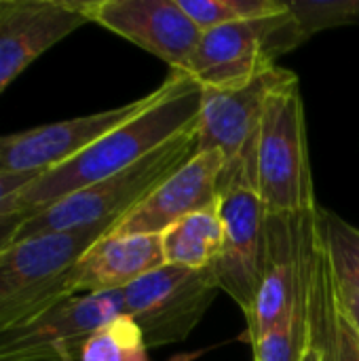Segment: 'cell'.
<instances>
[{"label": "cell", "instance_id": "2e32d148", "mask_svg": "<svg viewBox=\"0 0 359 361\" xmlns=\"http://www.w3.org/2000/svg\"><path fill=\"white\" fill-rule=\"evenodd\" d=\"M307 322L309 345L320 353L322 361H359V330L339 305L336 277L320 228L307 264Z\"/></svg>", "mask_w": 359, "mask_h": 361}, {"label": "cell", "instance_id": "7c38bea8", "mask_svg": "<svg viewBox=\"0 0 359 361\" xmlns=\"http://www.w3.org/2000/svg\"><path fill=\"white\" fill-rule=\"evenodd\" d=\"M89 21L87 0L0 2V95L44 51Z\"/></svg>", "mask_w": 359, "mask_h": 361}, {"label": "cell", "instance_id": "e0dca14e", "mask_svg": "<svg viewBox=\"0 0 359 361\" xmlns=\"http://www.w3.org/2000/svg\"><path fill=\"white\" fill-rule=\"evenodd\" d=\"M224 239V226L218 209V201L205 209H199L161 235L165 264L205 271L214 269L220 258Z\"/></svg>", "mask_w": 359, "mask_h": 361}, {"label": "cell", "instance_id": "7a4b0ae2", "mask_svg": "<svg viewBox=\"0 0 359 361\" xmlns=\"http://www.w3.org/2000/svg\"><path fill=\"white\" fill-rule=\"evenodd\" d=\"M254 188L269 216H296L317 209L305 102L300 80L290 70L281 72L264 99L256 140Z\"/></svg>", "mask_w": 359, "mask_h": 361}, {"label": "cell", "instance_id": "3957f363", "mask_svg": "<svg viewBox=\"0 0 359 361\" xmlns=\"http://www.w3.org/2000/svg\"><path fill=\"white\" fill-rule=\"evenodd\" d=\"M118 222L19 239L0 252V332L76 296L74 267Z\"/></svg>", "mask_w": 359, "mask_h": 361}, {"label": "cell", "instance_id": "44dd1931", "mask_svg": "<svg viewBox=\"0 0 359 361\" xmlns=\"http://www.w3.org/2000/svg\"><path fill=\"white\" fill-rule=\"evenodd\" d=\"M290 13L309 36L359 21V0H286Z\"/></svg>", "mask_w": 359, "mask_h": 361}, {"label": "cell", "instance_id": "5bb4252c", "mask_svg": "<svg viewBox=\"0 0 359 361\" xmlns=\"http://www.w3.org/2000/svg\"><path fill=\"white\" fill-rule=\"evenodd\" d=\"M315 212V209H313ZM269 216L267 262L252 317L245 322V341L258 343L294 305L300 279V252L307 216Z\"/></svg>", "mask_w": 359, "mask_h": 361}, {"label": "cell", "instance_id": "8992f818", "mask_svg": "<svg viewBox=\"0 0 359 361\" xmlns=\"http://www.w3.org/2000/svg\"><path fill=\"white\" fill-rule=\"evenodd\" d=\"M273 68L262 76L237 87H201V110L197 118V152L216 150L224 157L218 190L231 184L254 188L256 140L264 99L281 76Z\"/></svg>", "mask_w": 359, "mask_h": 361}, {"label": "cell", "instance_id": "277c9868", "mask_svg": "<svg viewBox=\"0 0 359 361\" xmlns=\"http://www.w3.org/2000/svg\"><path fill=\"white\" fill-rule=\"evenodd\" d=\"M195 154L197 133L190 129L125 171L32 212L15 241L49 233H68L102 222H118Z\"/></svg>", "mask_w": 359, "mask_h": 361}, {"label": "cell", "instance_id": "6da1fadb", "mask_svg": "<svg viewBox=\"0 0 359 361\" xmlns=\"http://www.w3.org/2000/svg\"><path fill=\"white\" fill-rule=\"evenodd\" d=\"M201 93V85L193 78L169 74L140 114L108 131L63 165L40 173L11 199L13 209L38 212L76 190L125 171L157 148L195 129Z\"/></svg>", "mask_w": 359, "mask_h": 361}, {"label": "cell", "instance_id": "d4e9b609", "mask_svg": "<svg viewBox=\"0 0 359 361\" xmlns=\"http://www.w3.org/2000/svg\"><path fill=\"white\" fill-rule=\"evenodd\" d=\"M300 361H322V357H320V353H317V351H315V349H313V347L309 345V347H307V351H305V355H303V360H300Z\"/></svg>", "mask_w": 359, "mask_h": 361}, {"label": "cell", "instance_id": "7402d4cb", "mask_svg": "<svg viewBox=\"0 0 359 361\" xmlns=\"http://www.w3.org/2000/svg\"><path fill=\"white\" fill-rule=\"evenodd\" d=\"M36 178H38L36 173H0V214L19 212V209H13L11 199Z\"/></svg>", "mask_w": 359, "mask_h": 361}, {"label": "cell", "instance_id": "30bf717a", "mask_svg": "<svg viewBox=\"0 0 359 361\" xmlns=\"http://www.w3.org/2000/svg\"><path fill=\"white\" fill-rule=\"evenodd\" d=\"M154 93L157 89L118 108L0 135V173L40 176L63 165L102 135L140 114L154 99Z\"/></svg>", "mask_w": 359, "mask_h": 361}, {"label": "cell", "instance_id": "4fadbf2b", "mask_svg": "<svg viewBox=\"0 0 359 361\" xmlns=\"http://www.w3.org/2000/svg\"><path fill=\"white\" fill-rule=\"evenodd\" d=\"M224 157L216 150L197 152L178 171L165 178L140 205H135L112 235H163L182 218L218 201Z\"/></svg>", "mask_w": 359, "mask_h": 361}, {"label": "cell", "instance_id": "ba28073f", "mask_svg": "<svg viewBox=\"0 0 359 361\" xmlns=\"http://www.w3.org/2000/svg\"><path fill=\"white\" fill-rule=\"evenodd\" d=\"M123 315V292L76 294L0 332V361H80L85 343Z\"/></svg>", "mask_w": 359, "mask_h": 361}, {"label": "cell", "instance_id": "d6986e66", "mask_svg": "<svg viewBox=\"0 0 359 361\" xmlns=\"http://www.w3.org/2000/svg\"><path fill=\"white\" fill-rule=\"evenodd\" d=\"M317 228L336 281L359 290V228L328 209H317Z\"/></svg>", "mask_w": 359, "mask_h": 361}, {"label": "cell", "instance_id": "5b68a950", "mask_svg": "<svg viewBox=\"0 0 359 361\" xmlns=\"http://www.w3.org/2000/svg\"><path fill=\"white\" fill-rule=\"evenodd\" d=\"M307 40L296 17L286 11L243 19L203 32L182 72L201 87H237L277 68V57Z\"/></svg>", "mask_w": 359, "mask_h": 361}, {"label": "cell", "instance_id": "52a82bcc", "mask_svg": "<svg viewBox=\"0 0 359 361\" xmlns=\"http://www.w3.org/2000/svg\"><path fill=\"white\" fill-rule=\"evenodd\" d=\"M121 292L123 315L138 324L148 347H161L188 338L222 290L212 269L163 264Z\"/></svg>", "mask_w": 359, "mask_h": 361}, {"label": "cell", "instance_id": "8fae6325", "mask_svg": "<svg viewBox=\"0 0 359 361\" xmlns=\"http://www.w3.org/2000/svg\"><path fill=\"white\" fill-rule=\"evenodd\" d=\"M89 21L118 34L182 74L201 40L178 0H87Z\"/></svg>", "mask_w": 359, "mask_h": 361}, {"label": "cell", "instance_id": "9c48e42d", "mask_svg": "<svg viewBox=\"0 0 359 361\" xmlns=\"http://www.w3.org/2000/svg\"><path fill=\"white\" fill-rule=\"evenodd\" d=\"M218 209L224 226L222 252L214 264L220 290L226 292L252 317L267 262L269 212L256 192L245 184H231L218 190Z\"/></svg>", "mask_w": 359, "mask_h": 361}, {"label": "cell", "instance_id": "cb8c5ba5", "mask_svg": "<svg viewBox=\"0 0 359 361\" xmlns=\"http://www.w3.org/2000/svg\"><path fill=\"white\" fill-rule=\"evenodd\" d=\"M336 296H339V305H341L343 313L359 330V290L336 281Z\"/></svg>", "mask_w": 359, "mask_h": 361}, {"label": "cell", "instance_id": "ffe728a7", "mask_svg": "<svg viewBox=\"0 0 359 361\" xmlns=\"http://www.w3.org/2000/svg\"><path fill=\"white\" fill-rule=\"evenodd\" d=\"M199 32L286 11V0H178Z\"/></svg>", "mask_w": 359, "mask_h": 361}, {"label": "cell", "instance_id": "603a6c76", "mask_svg": "<svg viewBox=\"0 0 359 361\" xmlns=\"http://www.w3.org/2000/svg\"><path fill=\"white\" fill-rule=\"evenodd\" d=\"M32 216V209H19V212H2L0 214V252L6 250L11 243H15L19 228L23 222Z\"/></svg>", "mask_w": 359, "mask_h": 361}, {"label": "cell", "instance_id": "ac0fdd59", "mask_svg": "<svg viewBox=\"0 0 359 361\" xmlns=\"http://www.w3.org/2000/svg\"><path fill=\"white\" fill-rule=\"evenodd\" d=\"M80 361H150V357L138 324L118 315L91 334L80 351Z\"/></svg>", "mask_w": 359, "mask_h": 361}, {"label": "cell", "instance_id": "9a60e30c", "mask_svg": "<svg viewBox=\"0 0 359 361\" xmlns=\"http://www.w3.org/2000/svg\"><path fill=\"white\" fill-rule=\"evenodd\" d=\"M161 235H112L93 243L74 267V294L121 292L163 267Z\"/></svg>", "mask_w": 359, "mask_h": 361}]
</instances>
